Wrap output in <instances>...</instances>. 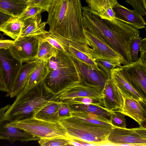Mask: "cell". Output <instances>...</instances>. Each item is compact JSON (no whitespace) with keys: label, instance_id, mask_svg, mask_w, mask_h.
<instances>
[{"label":"cell","instance_id":"cell-1","mask_svg":"<svg viewBox=\"0 0 146 146\" xmlns=\"http://www.w3.org/2000/svg\"><path fill=\"white\" fill-rule=\"evenodd\" d=\"M84 29L99 38L119 54L125 65L131 63L130 46L132 39L140 32L132 26L115 19H101L88 6L82 7Z\"/></svg>","mask_w":146,"mask_h":146},{"label":"cell","instance_id":"cell-2","mask_svg":"<svg viewBox=\"0 0 146 146\" xmlns=\"http://www.w3.org/2000/svg\"><path fill=\"white\" fill-rule=\"evenodd\" d=\"M81 0H50L46 23L49 32L88 45L84 31Z\"/></svg>","mask_w":146,"mask_h":146},{"label":"cell","instance_id":"cell-3","mask_svg":"<svg viewBox=\"0 0 146 146\" xmlns=\"http://www.w3.org/2000/svg\"><path fill=\"white\" fill-rule=\"evenodd\" d=\"M47 64L48 71L43 83L55 95L80 82L76 66L68 51L57 50Z\"/></svg>","mask_w":146,"mask_h":146},{"label":"cell","instance_id":"cell-4","mask_svg":"<svg viewBox=\"0 0 146 146\" xmlns=\"http://www.w3.org/2000/svg\"><path fill=\"white\" fill-rule=\"evenodd\" d=\"M55 95L42 82L22 91L5 112L3 119L13 122L32 117L39 110L55 100Z\"/></svg>","mask_w":146,"mask_h":146},{"label":"cell","instance_id":"cell-5","mask_svg":"<svg viewBox=\"0 0 146 146\" xmlns=\"http://www.w3.org/2000/svg\"><path fill=\"white\" fill-rule=\"evenodd\" d=\"M58 122L69 138L93 145L108 144V136L114 127L82 121L72 117L60 118Z\"/></svg>","mask_w":146,"mask_h":146},{"label":"cell","instance_id":"cell-6","mask_svg":"<svg viewBox=\"0 0 146 146\" xmlns=\"http://www.w3.org/2000/svg\"><path fill=\"white\" fill-rule=\"evenodd\" d=\"M8 124L40 139L55 137L69 139L59 122H50L32 117L16 121H9Z\"/></svg>","mask_w":146,"mask_h":146},{"label":"cell","instance_id":"cell-7","mask_svg":"<svg viewBox=\"0 0 146 146\" xmlns=\"http://www.w3.org/2000/svg\"><path fill=\"white\" fill-rule=\"evenodd\" d=\"M107 143L116 145H146V128L142 125L131 129L113 128Z\"/></svg>","mask_w":146,"mask_h":146},{"label":"cell","instance_id":"cell-8","mask_svg":"<svg viewBox=\"0 0 146 146\" xmlns=\"http://www.w3.org/2000/svg\"><path fill=\"white\" fill-rule=\"evenodd\" d=\"M39 40L37 36L18 37L9 48L15 58L22 63L36 59Z\"/></svg>","mask_w":146,"mask_h":146},{"label":"cell","instance_id":"cell-9","mask_svg":"<svg viewBox=\"0 0 146 146\" xmlns=\"http://www.w3.org/2000/svg\"><path fill=\"white\" fill-rule=\"evenodd\" d=\"M119 67L131 85L146 99V65L139 58L135 62Z\"/></svg>","mask_w":146,"mask_h":146},{"label":"cell","instance_id":"cell-10","mask_svg":"<svg viewBox=\"0 0 146 146\" xmlns=\"http://www.w3.org/2000/svg\"><path fill=\"white\" fill-rule=\"evenodd\" d=\"M71 56L78 71L80 82L103 89L106 82L110 79L106 73L100 68L96 69L90 67L75 57Z\"/></svg>","mask_w":146,"mask_h":146},{"label":"cell","instance_id":"cell-11","mask_svg":"<svg viewBox=\"0 0 146 146\" xmlns=\"http://www.w3.org/2000/svg\"><path fill=\"white\" fill-rule=\"evenodd\" d=\"M52 35L71 56L90 67L96 69L99 68L92 55L90 47L88 45L67 39L58 35Z\"/></svg>","mask_w":146,"mask_h":146},{"label":"cell","instance_id":"cell-12","mask_svg":"<svg viewBox=\"0 0 146 146\" xmlns=\"http://www.w3.org/2000/svg\"><path fill=\"white\" fill-rule=\"evenodd\" d=\"M84 31L94 59L116 60L125 65L123 58L118 52L97 36L84 29Z\"/></svg>","mask_w":146,"mask_h":146},{"label":"cell","instance_id":"cell-13","mask_svg":"<svg viewBox=\"0 0 146 146\" xmlns=\"http://www.w3.org/2000/svg\"><path fill=\"white\" fill-rule=\"evenodd\" d=\"M0 62L5 73L6 96H9L14 80L23 63L13 56L9 48L0 49Z\"/></svg>","mask_w":146,"mask_h":146},{"label":"cell","instance_id":"cell-14","mask_svg":"<svg viewBox=\"0 0 146 146\" xmlns=\"http://www.w3.org/2000/svg\"><path fill=\"white\" fill-rule=\"evenodd\" d=\"M102 94L103 107L108 112L121 111L124 106L123 96L110 78L106 82Z\"/></svg>","mask_w":146,"mask_h":146},{"label":"cell","instance_id":"cell-15","mask_svg":"<svg viewBox=\"0 0 146 146\" xmlns=\"http://www.w3.org/2000/svg\"><path fill=\"white\" fill-rule=\"evenodd\" d=\"M102 89L85 84L80 82L67 88L55 96L57 101L77 97H87L102 99Z\"/></svg>","mask_w":146,"mask_h":146},{"label":"cell","instance_id":"cell-16","mask_svg":"<svg viewBox=\"0 0 146 146\" xmlns=\"http://www.w3.org/2000/svg\"><path fill=\"white\" fill-rule=\"evenodd\" d=\"M110 79L123 96L133 98L146 104V99L129 82L119 67L111 70Z\"/></svg>","mask_w":146,"mask_h":146},{"label":"cell","instance_id":"cell-17","mask_svg":"<svg viewBox=\"0 0 146 146\" xmlns=\"http://www.w3.org/2000/svg\"><path fill=\"white\" fill-rule=\"evenodd\" d=\"M9 121L2 119L0 121V139L11 142H27L38 141L40 138L18 128L10 125Z\"/></svg>","mask_w":146,"mask_h":146},{"label":"cell","instance_id":"cell-18","mask_svg":"<svg viewBox=\"0 0 146 146\" xmlns=\"http://www.w3.org/2000/svg\"><path fill=\"white\" fill-rule=\"evenodd\" d=\"M116 18L139 30L145 27L146 22L142 15L135 10H131L117 2L113 7Z\"/></svg>","mask_w":146,"mask_h":146},{"label":"cell","instance_id":"cell-19","mask_svg":"<svg viewBox=\"0 0 146 146\" xmlns=\"http://www.w3.org/2000/svg\"><path fill=\"white\" fill-rule=\"evenodd\" d=\"M41 61L36 59L22 65L13 84L9 95L11 98L16 97L24 90L30 75Z\"/></svg>","mask_w":146,"mask_h":146},{"label":"cell","instance_id":"cell-20","mask_svg":"<svg viewBox=\"0 0 146 146\" xmlns=\"http://www.w3.org/2000/svg\"><path fill=\"white\" fill-rule=\"evenodd\" d=\"M123 98L124 106L120 112L131 118L140 125H142L146 119L145 108L143 107L146 104L133 98L125 96Z\"/></svg>","mask_w":146,"mask_h":146},{"label":"cell","instance_id":"cell-21","mask_svg":"<svg viewBox=\"0 0 146 146\" xmlns=\"http://www.w3.org/2000/svg\"><path fill=\"white\" fill-rule=\"evenodd\" d=\"M40 13L23 21L19 36H37L49 33L45 30L46 22L42 21Z\"/></svg>","mask_w":146,"mask_h":146},{"label":"cell","instance_id":"cell-22","mask_svg":"<svg viewBox=\"0 0 146 146\" xmlns=\"http://www.w3.org/2000/svg\"><path fill=\"white\" fill-rule=\"evenodd\" d=\"M27 7V0H0V11L18 18Z\"/></svg>","mask_w":146,"mask_h":146},{"label":"cell","instance_id":"cell-23","mask_svg":"<svg viewBox=\"0 0 146 146\" xmlns=\"http://www.w3.org/2000/svg\"><path fill=\"white\" fill-rule=\"evenodd\" d=\"M48 71L47 62L41 61L30 75L23 91L29 90L42 83Z\"/></svg>","mask_w":146,"mask_h":146},{"label":"cell","instance_id":"cell-24","mask_svg":"<svg viewBox=\"0 0 146 146\" xmlns=\"http://www.w3.org/2000/svg\"><path fill=\"white\" fill-rule=\"evenodd\" d=\"M33 117L50 122H58L60 118L58 114L57 102L52 101L36 112Z\"/></svg>","mask_w":146,"mask_h":146},{"label":"cell","instance_id":"cell-25","mask_svg":"<svg viewBox=\"0 0 146 146\" xmlns=\"http://www.w3.org/2000/svg\"><path fill=\"white\" fill-rule=\"evenodd\" d=\"M71 116L82 121L96 124L114 127L110 120L88 112L80 111H70Z\"/></svg>","mask_w":146,"mask_h":146},{"label":"cell","instance_id":"cell-26","mask_svg":"<svg viewBox=\"0 0 146 146\" xmlns=\"http://www.w3.org/2000/svg\"><path fill=\"white\" fill-rule=\"evenodd\" d=\"M70 111H84L110 120L109 112L100 105L84 104H67Z\"/></svg>","mask_w":146,"mask_h":146},{"label":"cell","instance_id":"cell-27","mask_svg":"<svg viewBox=\"0 0 146 146\" xmlns=\"http://www.w3.org/2000/svg\"><path fill=\"white\" fill-rule=\"evenodd\" d=\"M22 25V21L14 17L1 27L0 31L15 40L19 36Z\"/></svg>","mask_w":146,"mask_h":146},{"label":"cell","instance_id":"cell-28","mask_svg":"<svg viewBox=\"0 0 146 146\" xmlns=\"http://www.w3.org/2000/svg\"><path fill=\"white\" fill-rule=\"evenodd\" d=\"M57 52V49L48 42L39 40L36 59L47 62Z\"/></svg>","mask_w":146,"mask_h":146},{"label":"cell","instance_id":"cell-29","mask_svg":"<svg viewBox=\"0 0 146 146\" xmlns=\"http://www.w3.org/2000/svg\"><path fill=\"white\" fill-rule=\"evenodd\" d=\"M98 67L104 71L110 78L111 70L121 65V62L116 60L95 59Z\"/></svg>","mask_w":146,"mask_h":146},{"label":"cell","instance_id":"cell-30","mask_svg":"<svg viewBox=\"0 0 146 146\" xmlns=\"http://www.w3.org/2000/svg\"><path fill=\"white\" fill-rule=\"evenodd\" d=\"M60 100L67 104H91L103 106L102 99L90 97H77Z\"/></svg>","mask_w":146,"mask_h":146},{"label":"cell","instance_id":"cell-31","mask_svg":"<svg viewBox=\"0 0 146 146\" xmlns=\"http://www.w3.org/2000/svg\"><path fill=\"white\" fill-rule=\"evenodd\" d=\"M69 139L62 137H55L40 139L38 141L41 146H70Z\"/></svg>","mask_w":146,"mask_h":146},{"label":"cell","instance_id":"cell-32","mask_svg":"<svg viewBox=\"0 0 146 146\" xmlns=\"http://www.w3.org/2000/svg\"><path fill=\"white\" fill-rule=\"evenodd\" d=\"M110 123L114 127L126 128V119L125 115L119 112H109Z\"/></svg>","mask_w":146,"mask_h":146},{"label":"cell","instance_id":"cell-33","mask_svg":"<svg viewBox=\"0 0 146 146\" xmlns=\"http://www.w3.org/2000/svg\"><path fill=\"white\" fill-rule=\"evenodd\" d=\"M88 7L93 11L100 13L108 8L112 7L109 0H86Z\"/></svg>","mask_w":146,"mask_h":146},{"label":"cell","instance_id":"cell-34","mask_svg":"<svg viewBox=\"0 0 146 146\" xmlns=\"http://www.w3.org/2000/svg\"><path fill=\"white\" fill-rule=\"evenodd\" d=\"M143 39L139 36L134 38L131 41L130 46V52L132 62H135L139 59L138 53Z\"/></svg>","mask_w":146,"mask_h":146},{"label":"cell","instance_id":"cell-35","mask_svg":"<svg viewBox=\"0 0 146 146\" xmlns=\"http://www.w3.org/2000/svg\"><path fill=\"white\" fill-rule=\"evenodd\" d=\"M37 37L39 40L48 42L58 50L64 52L67 51L56 38L49 32Z\"/></svg>","mask_w":146,"mask_h":146},{"label":"cell","instance_id":"cell-36","mask_svg":"<svg viewBox=\"0 0 146 146\" xmlns=\"http://www.w3.org/2000/svg\"><path fill=\"white\" fill-rule=\"evenodd\" d=\"M44 11L45 10L40 7H27L25 11L17 18L22 21L25 19L33 18Z\"/></svg>","mask_w":146,"mask_h":146},{"label":"cell","instance_id":"cell-37","mask_svg":"<svg viewBox=\"0 0 146 146\" xmlns=\"http://www.w3.org/2000/svg\"><path fill=\"white\" fill-rule=\"evenodd\" d=\"M56 101L58 102V114L60 118L72 117L70 111L68 104L61 100Z\"/></svg>","mask_w":146,"mask_h":146},{"label":"cell","instance_id":"cell-38","mask_svg":"<svg viewBox=\"0 0 146 146\" xmlns=\"http://www.w3.org/2000/svg\"><path fill=\"white\" fill-rule=\"evenodd\" d=\"M27 7H37L46 11L50 0H27Z\"/></svg>","mask_w":146,"mask_h":146},{"label":"cell","instance_id":"cell-39","mask_svg":"<svg viewBox=\"0 0 146 146\" xmlns=\"http://www.w3.org/2000/svg\"><path fill=\"white\" fill-rule=\"evenodd\" d=\"M102 19L112 21L116 18L115 14L113 9L110 7L106 10L100 13L96 12Z\"/></svg>","mask_w":146,"mask_h":146},{"label":"cell","instance_id":"cell-40","mask_svg":"<svg viewBox=\"0 0 146 146\" xmlns=\"http://www.w3.org/2000/svg\"><path fill=\"white\" fill-rule=\"evenodd\" d=\"M140 56L139 58L142 62L146 65V38H143L141 42L140 50Z\"/></svg>","mask_w":146,"mask_h":146},{"label":"cell","instance_id":"cell-41","mask_svg":"<svg viewBox=\"0 0 146 146\" xmlns=\"http://www.w3.org/2000/svg\"><path fill=\"white\" fill-rule=\"evenodd\" d=\"M5 80V72L0 62V91L6 92Z\"/></svg>","mask_w":146,"mask_h":146},{"label":"cell","instance_id":"cell-42","mask_svg":"<svg viewBox=\"0 0 146 146\" xmlns=\"http://www.w3.org/2000/svg\"><path fill=\"white\" fill-rule=\"evenodd\" d=\"M15 17L0 11V27Z\"/></svg>","mask_w":146,"mask_h":146},{"label":"cell","instance_id":"cell-43","mask_svg":"<svg viewBox=\"0 0 146 146\" xmlns=\"http://www.w3.org/2000/svg\"><path fill=\"white\" fill-rule=\"evenodd\" d=\"M13 41L12 40L0 39V49L9 48Z\"/></svg>","mask_w":146,"mask_h":146},{"label":"cell","instance_id":"cell-44","mask_svg":"<svg viewBox=\"0 0 146 146\" xmlns=\"http://www.w3.org/2000/svg\"><path fill=\"white\" fill-rule=\"evenodd\" d=\"M109 1L112 7L118 2L117 0H109Z\"/></svg>","mask_w":146,"mask_h":146}]
</instances>
